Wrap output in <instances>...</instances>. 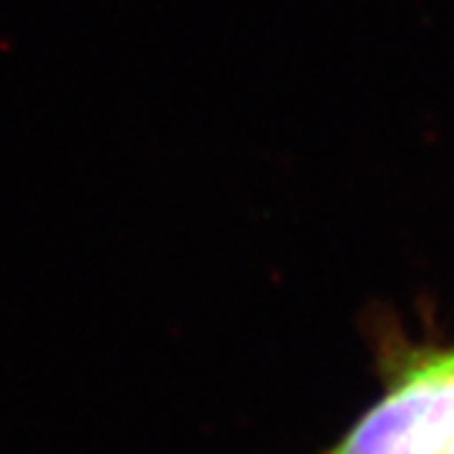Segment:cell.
Masks as SVG:
<instances>
[{
	"label": "cell",
	"mask_w": 454,
	"mask_h": 454,
	"mask_svg": "<svg viewBox=\"0 0 454 454\" xmlns=\"http://www.w3.org/2000/svg\"><path fill=\"white\" fill-rule=\"evenodd\" d=\"M381 399L321 454H454V346L381 356Z\"/></svg>",
	"instance_id": "1"
}]
</instances>
